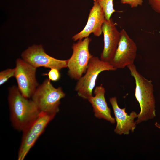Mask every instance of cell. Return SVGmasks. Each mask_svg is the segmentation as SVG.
Instances as JSON below:
<instances>
[{
	"label": "cell",
	"mask_w": 160,
	"mask_h": 160,
	"mask_svg": "<svg viewBox=\"0 0 160 160\" xmlns=\"http://www.w3.org/2000/svg\"><path fill=\"white\" fill-rule=\"evenodd\" d=\"M109 101L112 107L116 122L114 132L120 135H128L130 131L133 132L136 127L135 118L137 117L138 114L134 111L128 115L126 112V108H121L119 107L115 97L110 98Z\"/></svg>",
	"instance_id": "cell-12"
},
{
	"label": "cell",
	"mask_w": 160,
	"mask_h": 160,
	"mask_svg": "<svg viewBox=\"0 0 160 160\" xmlns=\"http://www.w3.org/2000/svg\"><path fill=\"white\" fill-rule=\"evenodd\" d=\"M148 3L156 12L160 14V0H148Z\"/></svg>",
	"instance_id": "cell-18"
},
{
	"label": "cell",
	"mask_w": 160,
	"mask_h": 160,
	"mask_svg": "<svg viewBox=\"0 0 160 160\" xmlns=\"http://www.w3.org/2000/svg\"><path fill=\"white\" fill-rule=\"evenodd\" d=\"M121 3L129 5L131 8H135L142 5L143 0H121Z\"/></svg>",
	"instance_id": "cell-17"
},
{
	"label": "cell",
	"mask_w": 160,
	"mask_h": 160,
	"mask_svg": "<svg viewBox=\"0 0 160 160\" xmlns=\"http://www.w3.org/2000/svg\"><path fill=\"white\" fill-rule=\"evenodd\" d=\"M59 71V70L57 69L51 68L47 73H44V75L48 76L50 81H58L60 77Z\"/></svg>",
	"instance_id": "cell-16"
},
{
	"label": "cell",
	"mask_w": 160,
	"mask_h": 160,
	"mask_svg": "<svg viewBox=\"0 0 160 160\" xmlns=\"http://www.w3.org/2000/svg\"><path fill=\"white\" fill-rule=\"evenodd\" d=\"M116 69L109 62L93 56L89 61L84 75L78 80L75 90L79 96L88 100L92 96L93 90L99 74L103 71H115Z\"/></svg>",
	"instance_id": "cell-4"
},
{
	"label": "cell",
	"mask_w": 160,
	"mask_h": 160,
	"mask_svg": "<svg viewBox=\"0 0 160 160\" xmlns=\"http://www.w3.org/2000/svg\"><path fill=\"white\" fill-rule=\"evenodd\" d=\"M96 1L103 9L105 19L109 20L116 11L113 7V0H96Z\"/></svg>",
	"instance_id": "cell-14"
},
{
	"label": "cell",
	"mask_w": 160,
	"mask_h": 160,
	"mask_svg": "<svg viewBox=\"0 0 160 160\" xmlns=\"http://www.w3.org/2000/svg\"><path fill=\"white\" fill-rule=\"evenodd\" d=\"M136 84L135 96L140 108L137 124L152 119L155 116V100L152 81L143 77L137 70L134 63L127 66Z\"/></svg>",
	"instance_id": "cell-2"
},
{
	"label": "cell",
	"mask_w": 160,
	"mask_h": 160,
	"mask_svg": "<svg viewBox=\"0 0 160 160\" xmlns=\"http://www.w3.org/2000/svg\"><path fill=\"white\" fill-rule=\"evenodd\" d=\"M103 35L104 47L100 59L109 62L113 57L118 47L120 38V32L112 18L105 19L102 26Z\"/></svg>",
	"instance_id": "cell-11"
},
{
	"label": "cell",
	"mask_w": 160,
	"mask_h": 160,
	"mask_svg": "<svg viewBox=\"0 0 160 160\" xmlns=\"http://www.w3.org/2000/svg\"><path fill=\"white\" fill-rule=\"evenodd\" d=\"M65 95L61 87H55L47 78L38 86L31 98L41 111L56 115L60 100Z\"/></svg>",
	"instance_id": "cell-3"
},
{
	"label": "cell",
	"mask_w": 160,
	"mask_h": 160,
	"mask_svg": "<svg viewBox=\"0 0 160 160\" xmlns=\"http://www.w3.org/2000/svg\"><path fill=\"white\" fill-rule=\"evenodd\" d=\"M91 39L89 37L79 40L73 44V53L68 60V74L72 79L78 80L86 72L89 61L93 56L89 50Z\"/></svg>",
	"instance_id": "cell-5"
},
{
	"label": "cell",
	"mask_w": 160,
	"mask_h": 160,
	"mask_svg": "<svg viewBox=\"0 0 160 160\" xmlns=\"http://www.w3.org/2000/svg\"><path fill=\"white\" fill-rule=\"evenodd\" d=\"M105 92V88L102 84L97 86L94 90L95 96H92L88 100L93 107L94 115L96 117L104 119L112 124H114L115 120L112 116L111 110L106 101Z\"/></svg>",
	"instance_id": "cell-13"
},
{
	"label": "cell",
	"mask_w": 160,
	"mask_h": 160,
	"mask_svg": "<svg viewBox=\"0 0 160 160\" xmlns=\"http://www.w3.org/2000/svg\"><path fill=\"white\" fill-rule=\"evenodd\" d=\"M15 73V69L7 68L0 72V85H1L10 78L14 76Z\"/></svg>",
	"instance_id": "cell-15"
},
{
	"label": "cell",
	"mask_w": 160,
	"mask_h": 160,
	"mask_svg": "<svg viewBox=\"0 0 160 160\" xmlns=\"http://www.w3.org/2000/svg\"><path fill=\"white\" fill-rule=\"evenodd\" d=\"M94 1H96V0H92Z\"/></svg>",
	"instance_id": "cell-19"
},
{
	"label": "cell",
	"mask_w": 160,
	"mask_h": 160,
	"mask_svg": "<svg viewBox=\"0 0 160 160\" xmlns=\"http://www.w3.org/2000/svg\"><path fill=\"white\" fill-rule=\"evenodd\" d=\"M120 32V39L115 53L109 62L113 67L124 68L134 63L137 48L133 40L124 29Z\"/></svg>",
	"instance_id": "cell-8"
},
{
	"label": "cell",
	"mask_w": 160,
	"mask_h": 160,
	"mask_svg": "<svg viewBox=\"0 0 160 160\" xmlns=\"http://www.w3.org/2000/svg\"><path fill=\"white\" fill-rule=\"evenodd\" d=\"M14 77L18 88L22 95L26 98L32 97L38 86L36 77V68L23 59L18 58L16 61Z\"/></svg>",
	"instance_id": "cell-7"
},
{
	"label": "cell",
	"mask_w": 160,
	"mask_h": 160,
	"mask_svg": "<svg viewBox=\"0 0 160 160\" xmlns=\"http://www.w3.org/2000/svg\"><path fill=\"white\" fill-rule=\"evenodd\" d=\"M55 115L41 111L38 117L23 132L18 160H23Z\"/></svg>",
	"instance_id": "cell-6"
},
{
	"label": "cell",
	"mask_w": 160,
	"mask_h": 160,
	"mask_svg": "<svg viewBox=\"0 0 160 160\" xmlns=\"http://www.w3.org/2000/svg\"><path fill=\"white\" fill-rule=\"evenodd\" d=\"M10 117L14 128L23 132L39 116L41 111L32 100L23 96L17 87L9 89Z\"/></svg>",
	"instance_id": "cell-1"
},
{
	"label": "cell",
	"mask_w": 160,
	"mask_h": 160,
	"mask_svg": "<svg viewBox=\"0 0 160 160\" xmlns=\"http://www.w3.org/2000/svg\"><path fill=\"white\" fill-rule=\"evenodd\" d=\"M105 20L103 11L96 1L90 10L87 24L84 29L72 37L74 41L88 37L91 33L99 36L102 33V26Z\"/></svg>",
	"instance_id": "cell-10"
},
{
	"label": "cell",
	"mask_w": 160,
	"mask_h": 160,
	"mask_svg": "<svg viewBox=\"0 0 160 160\" xmlns=\"http://www.w3.org/2000/svg\"><path fill=\"white\" fill-rule=\"evenodd\" d=\"M22 59L37 68L43 67L59 70L67 67L68 60H59L46 53L41 45L29 47L21 54Z\"/></svg>",
	"instance_id": "cell-9"
}]
</instances>
